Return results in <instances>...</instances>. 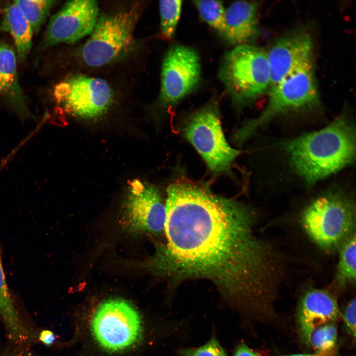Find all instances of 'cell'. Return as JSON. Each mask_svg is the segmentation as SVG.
Segmentation results:
<instances>
[{
	"mask_svg": "<svg viewBox=\"0 0 356 356\" xmlns=\"http://www.w3.org/2000/svg\"><path fill=\"white\" fill-rule=\"evenodd\" d=\"M180 356H227L225 351L215 338L205 345L196 348L182 349L179 351Z\"/></svg>",
	"mask_w": 356,
	"mask_h": 356,
	"instance_id": "cell-24",
	"label": "cell"
},
{
	"mask_svg": "<svg viewBox=\"0 0 356 356\" xmlns=\"http://www.w3.org/2000/svg\"><path fill=\"white\" fill-rule=\"evenodd\" d=\"M17 58L13 47L0 41V99L20 118H31L17 70Z\"/></svg>",
	"mask_w": 356,
	"mask_h": 356,
	"instance_id": "cell-15",
	"label": "cell"
},
{
	"mask_svg": "<svg viewBox=\"0 0 356 356\" xmlns=\"http://www.w3.org/2000/svg\"><path fill=\"white\" fill-rule=\"evenodd\" d=\"M219 76L236 105L252 102L270 87L267 53L247 44L236 45L224 56Z\"/></svg>",
	"mask_w": 356,
	"mask_h": 356,
	"instance_id": "cell-4",
	"label": "cell"
},
{
	"mask_svg": "<svg viewBox=\"0 0 356 356\" xmlns=\"http://www.w3.org/2000/svg\"><path fill=\"white\" fill-rule=\"evenodd\" d=\"M181 0H161L159 3L161 31L167 40L175 33L182 8Z\"/></svg>",
	"mask_w": 356,
	"mask_h": 356,
	"instance_id": "cell-22",
	"label": "cell"
},
{
	"mask_svg": "<svg viewBox=\"0 0 356 356\" xmlns=\"http://www.w3.org/2000/svg\"><path fill=\"white\" fill-rule=\"evenodd\" d=\"M98 5L95 0L67 1L50 18L42 47L73 44L90 34L98 18Z\"/></svg>",
	"mask_w": 356,
	"mask_h": 356,
	"instance_id": "cell-11",
	"label": "cell"
},
{
	"mask_svg": "<svg viewBox=\"0 0 356 356\" xmlns=\"http://www.w3.org/2000/svg\"><path fill=\"white\" fill-rule=\"evenodd\" d=\"M286 356H318L316 354H295Z\"/></svg>",
	"mask_w": 356,
	"mask_h": 356,
	"instance_id": "cell-29",
	"label": "cell"
},
{
	"mask_svg": "<svg viewBox=\"0 0 356 356\" xmlns=\"http://www.w3.org/2000/svg\"><path fill=\"white\" fill-rule=\"evenodd\" d=\"M311 36L304 29H297L277 39L267 52L271 72L270 88L313 62Z\"/></svg>",
	"mask_w": 356,
	"mask_h": 356,
	"instance_id": "cell-13",
	"label": "cell"
},
{
	"mask_svg": "<svg viewBox=\"0 0 356 356\" xmlns=\"http://www.w3.org/2000/svg\"><path fill=\"white\" fill-rule=\"evenodd\" d=\"M183 132L211 171L216 173L229 171L239 152L227 143L218 109L214 104L204 107L192 115Z\"/></svg>",
	"mask_w": 356,
	"mask_h": 356,
	"instance_id": "cell-8",
	"label": "cell"
},
{
	"mask_svg": "<svg viewBox=\"0 0 356 356\" xmlns=\"http://www.w3.org/2000/svg\"><path fill=\"white\" fill-rule=\"evenodd\" d=\"M355 146L354 129L343 116L322 129L288 139L282 144L293 169L309 184L351 164Z\"/></svg>",
	"mask_w": 356,
	"mask_h": 356,
	"instance_id": "cell-2",
	"label": "cell"
},
{
	"mask_svg": "<svg viewBox=\"0 0 356 356\" xmlns=\"http://www.w3.org/2000/svg\"><path fill=\"white\" fill-rule=\"evenodd\" d=\"M53 95L66 112L82 118H92L107 110L113 93L105 80L74 74L57 84Z\"/></svg>",
	"mask_w": 356,
	"mask_h": 356,
	"instance_id": "cell-9",
	"label": "cell"
},
{
	"mask_svg": "<svg viewBox=\"0 0 356 356\" xmlns=\"http://www.w3.org/2000/svg\"><path fill=\"white\" fill-rule=\"evenodd\" d=\"M336 269V281L341 286L356 282V241L355 233L342 245Z\"/></svg>",
	"mask_w": 356,
	"mask_h": 356,
	"instance_id": "cell-19",
	"label": "cell"
},
{
	"mask_svg": "<svg viewBox=\"0 0 356 356\" xmlns=\"http://www.w3.org/2000/svg\"><path fill=\"white\" fill-rule=\"evenodd\" d=\"M14 2L34 33H38L56 3L52 0H18Z\"/></svg>",
	"mask_w": 356,
	"mask_h": 356,
	"instance_id": "cell-20",
	"label": "cell"
},
{
	"mask_svg": "<svg viewBox=\"0 0 356 356\" xmlns=\"http://www.w3.org/2000/svg\"><path fill=\"white\" fill-rule=\"evenodd\" d=\"M233 356H260L257 353L244 344L239 345L235 349Z\"/></svg>",
	"mask_w": 356,
	"mask_h": 356,
	"instance_id": "cell-28",
	"label": "cell"
},
{
	"mask_svg": "<svg viewBox=\"0 0 356 356\" xmlns=\"http://www.w3.org/2000/svg\"><path fill=\"white\" fill-rule=\"evenodd\" d=\"M200 59L192 48L175 45L167 52L162 63L160 100L174 105L192 91L201 77Z\"/></svg>",
	"mask_w": 356,
	"mask_h": 356,
	"instance_id": "cell-10",
	"label": "cell"
},
{
	"mask_svg": "<svg viewBox=\"0 0 356 356\" xmlns=\"http://www.w3.org/2000/svg\"><path fill=\"white\" fill-rule=\"evenodd\" d=\"M301 224L309 237L320 248L333 250L355 232L356 214L352 202L336 193L318 197L306 208Z\"/></svg>",
	"mask_w": 356,
	"mask_h": 356,
	"instance_id": "cell-5",
	"label": "cell"
},
{
	"mask_svg": "<svg viewBox=\"0 0 356 356\" xmlns=\"http://www.w3.org/2000/svg\"><path fill=\"white\" fill-rule=\"evenodd\" d=\"M138 16V7L134 6L98 18L81 50L84 62L91 67L101 66L125 51L132 43Z\"/></svg>",
	"mask_w": 356,
	"mask_h": 356,
	"instance_id": "cell-6",
	"label": "cell"
},
{
	"mask_svg": "<svg viewBox=\"0 0 356 356\" xmlns=\"http://www.w3.org/2000/svg\"><path fill=\"white\" fill-rule=\"evenodd\" d=\"M167 195V242L157 250L153 267L174 281L208 279L241 309L269 310L282 258L255 233L253 212L191 182L171 184Z\"/></svg>",
	"mask_w": 356,
	"mask_h": 356,
	"instance_id": "cell-1",
	"label": "cell"
},
{
	"mask_svg": "<svg viewBox=\"0 0 356 356\" xmlns=\"http://www.w3.org/2000/svg\"><path fill=\"white\" fill-rule=\"evenodd\" d=\"M335 299L325 290L311 289L302 296L297 311L300 337L310 346V337L318 327L332 323L340 316Z\"/></svg>",
	"mask_w": 356,
	"mask_h": 356,
	"instance_id": "cell-14",
	"label": "cell"
},
{
	"mask_svg": "<svg viewBox=\"0 0 356 356\" xmlns=\"http://www.w3.org/2000/svg\"><path fill=\"white\" fill-rule=\"evenodd\" d=\"M0 30L11 36L16 47L17 60L23 62L32 48L34 32L14 1L7 4L4 9Z\"/></svg>",
	"mask_w": 356,
	"mask_h": 356,
	"instance_id": "cell-17",
	"label": "cell"
},
{
	"mask_svg": "<svg viewBox=\"0 0 356 356\" xmlns=\"http://www.w3.org/2000/svg\"><path fill=\"white\" fill-rule=\"evenodd\" d=\"M125 217L134 231L158 234L165 231L166 206L154 186L135 179L129 185Z\"/></svg>",
	"mask_w": 356,
	"mask_h": 356,
	"instance_id": "cell-12",
	"label": "cell"
},
{
	"mask_svg": "<svg viewBox=\"0 0 356 356\" xmlns=\"http://www.w3.org/2000/svg\"><path fill=\"white\" fill-rule=\"evenodd\" d=\"M9 343L8 345L0 347V356H36L28 345Z\"/></svg>",
	"mask_w": 356,
	"mask_h": 356,
	"instance_id": "cell-25",
	"label": "cell"
},
{
	"mask_svg": "<svg viewBox=\"0 0 356 356\" xmlns=\"http://www.w3.org/2000/svg\"><path fill=\"white\" fill-rule=\"evenodd\" d=\"M201 18L223 37L225 30V11L222 2L217 0H194Z\"/></svg>",
	"mask_w": 356,
	"mask_h": 356,
	"instance_id": "cell-21",
	"label": "cell"
},
{
	"mask_svg": "<svg viewBox=\"0 0 356 356\" xmlns=\"http://www.w3.org/2000/svg\"><path fill=\"white\" fill-rule=\"evenodd\" d=\"M266 107L257 118L237 131L234 140L241 143L275 117L289 112L312 108L319 103L313 62L298 68L270 87Z\"/></svg>",
	"mask_w": 356,
	"mask_h": 356,
	"instance_id": "cell-3",
	"label": "cell"
},
{
	"mask_svg": "<svg viewBox=\"0 0 356 356\" xmlns=\"http://www.w3.org/2000/svg\"><path fill=\"white\" fill-rule=\"evenodd\" d=\"M39 340L44 345L49 346L53 344L55 337L53 333L49 330H43L39 334Z\"/></svg>",
	"mask_w": 356,
	"mask_h": 356,
	"instance_id": "cell-27",
	"label": "cell"
},
{
	"mask_svg": "<svg viewBox=\"0 0 356 356\" xmlns=\"http://www.w3.org/2000/svg\"><path fill=\"white\" fill-rule=\"evenodd\" d=\"M257 2L236 1L225 11V30L223 38L237 45L246 44L257 35Z\"/></svg>",
	"mask_w": 356,
	"mask_h": 356,
	"instance_id": "cell-16",
	"label": "cell"
},
{
	"mask_svg": "<svg viewBox=\"0 0 356 356\" xmlns=\"http://www.w3.org/2000/svg\"><path fill=\"white\" fill-rule=\"evenodd\" d=\"M91 329L99 344L110 351L129 348L139 340L142 323L137 310L123 299L105 301L96 309Z\"/></svg>",
	"mask_w": 356,
	"mask_h": 356,
	"instance_id": "cell-7",
	"label": "cell"
},
{
	"mask_svg": "<svg viewBox=\"0 0 356 356\" xmlns=\"http://www.w3.org/2000/svg\"><path fill=\"white\" fill-rule=\"evenodd\" d=\"M0 317L8 340L27 344L33 336L21 319L6 283L0 252Z\"/></svg>",
	"mask_w": 356,
	"mask_h": 356,
	"instance_id": "cell-18",
	"label": "cell"
},
{
	"mask_svg": "<svg viewBox=\"0 0 356 356\" xmlns=\"http://www.w3.org/2000/svg\"><path fill=\"white\" fill-rule=\"evenodd\" d=\"M337 337V328L332 323L322 325L312 333L310 346H312L318 356H324L332 352Z\"/></svg>",
	"mask_w": 356,
	"mask_h": 356,
	"instance_id": "cell-23",
	"label": "cell"
},
{
	"mask_svg": "<svg viewBox=\"0 0 356 356\" xmlns=\"http://www.w3.org/2000/svg\"><path fill=\"white\" fill-rule=\"evenodd\" d=\"M356 301L354 298L347 305L344 314L346 324L354 337L356 336Z\"/></svg>",
	"mask_w": 356,
	"mask_h": 356,
	"instance_id": "cell-26",
	"label": "cell"
}]
</instances>
